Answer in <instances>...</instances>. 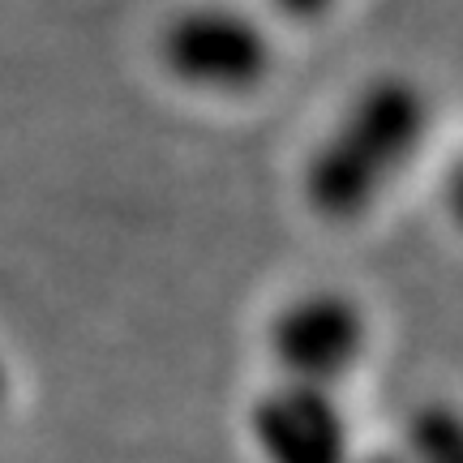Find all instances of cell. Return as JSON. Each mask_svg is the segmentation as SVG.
Returning <instances> with one entry per match:
<instances>
[{
  "instance_id": "cell-2",
  "label": "cell",
  "mask_w": 463,
  "mask_h": 463,
  "mask_svg": "<svg viewBox=\"0 0 463 463\" xmlns=\"http://www.w3.org/2000/svg\"><path fill=\"white\" fill-rule=\"evenodd\" d=\"M155 61L198 99H249L275 73V31L236 0H194L159 26Z\"/></svg>"
},
{
  "instance_id": "cell-1",
  "label": "cell",
  "mask_w": 463,
  "mask_h": 463,
  "mask_svg": "<svg viewBox=\"0 0 463 463\" xmlns=\"http://www.w3.org/2000/svg\"><path fill=\"white\" fill-rule=\"evenodd\" d=\"M433 129L430 90L408 73H382L356 86V95L322 129L300 167V198L322 223H356L378 211Z\"/></svg>"
},
{
  "instance_id": "cell-3",
  "label": "cell",
  "mask_w": 463,
  "mask_h": 463,
  "mask_svg": "<svg viewBox=\"0 0 463 463\" xmlns=\"http://www.w3.org/2000/svg\"><path fill=\"white\" fill-rule=\"evenodd\" d=\"M262 347L275 378L344 395L373 356V317L344 288H305L270 314Z\"/></svg>"
},
{
  "instance_id": "cell-5",
  "label": "cell",
  "mask_w": 463,
  "mask_h": 463,
  "mask_svg": "<svg viewBox=\"0 0 463 463\" xmlns=\"http://www.w3.org/2000/svg\"><path fill=\"white\" fill-rule=\"evenodd\" d=\"M403 463H463V416L447 403H425L408 425Z\"/></svg>"
},
{
  "instance_id": "cell-6",
  "label": "cell",
  "mask_w": 463,
  "mask_h": 463,
  "mask_svg": "<svg viewBox=\"0 0 463 463\" xmlns=\"http://www.w3.org/2000/svg\"><path fill=\"white\" fill-rule=\"evenodd\" d=\"M335 5H339V0H266L270 14H279L283 22H297V26H314V22H322Z\"/></svg>"
},
{
  "instance_id": "cell-4",
  "label": "cell",
  "mask_w": 463,
  "mask_h": 463,
  "mask_svg": "<svg viewBox=\"0 0 463 463\" xmlns=\"http://www.w3.org/2000/svg\"><path fill=\"white\" fill-rule=\"evenodd\" d=\"M245 438L258 463H356L344 395L270 378L249 399Z\"/></svg>"
},
{
  "instance_id": "cell-7",
  "label": "cell",
  "mask_w": 463,
  "mask_h": 463,
  "mask_svg": "<svg viewBox=\"0 0 463 463\" xmlns=\"http://www.w3.org/2000/svg\"><path fill=\"white\" fill-rule=\"evenodd\" d=\"M9 391H14V373H9V361H5V352H0V408L9 403Z\"/></svg>"
}]
</instances>
